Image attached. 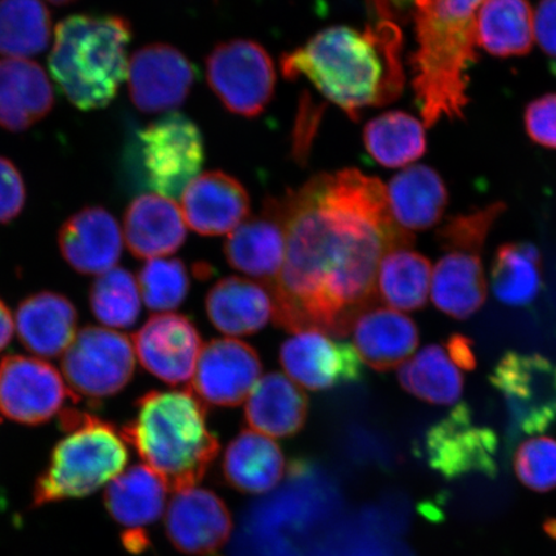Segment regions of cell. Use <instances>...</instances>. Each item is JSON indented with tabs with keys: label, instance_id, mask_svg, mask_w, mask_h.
I'll use <instances>...</instances> for the list:
<instances>
[{
	"label": "cell",
	"instance_id": "6da1fadb",
	"mask_svg": "<svg viewBox=\"0 0 556 556\" xmlns=\"http://www.w3.org/2000/svg\"><path fill=\"white\" fill-rule=\"evenodd\" d=\"M285 260L270 287L273 319L291 332L346 337L378 302V274L414 235L393 218L387 186L357 169L319 173L276 200Z\"/></svg>",
	"mask_w": 556,
	"mask_h": 556
},
{
	"label": "cell",
	"instance_id": "7a4b0ae2",
	"mask_svg": "<svg viewBox=\"0 0 556 556\" xmlns=\"http://www.w3.org/2000/svg\"><path fill=\"white\" fill-rule=\"evenodd\" d=\"M364 30L338 25L285 53V78L308 79L326 100L358 121L367 108L386 106L399 99L405 86L400 17L377 9Z\"/></svg>",
	"mask_w": 556,
	"mask_h": 556
},
{
	"label": "cell",
	"instance_id": "3957f363",
	"mask_svg": "<svg viewBox=\"0 0 556 556\" xmlns=\"http://www.w3.org/2000/svg\"><path fill=\"white\" fill-rule=\"evenodd\" d=\"M484 0H414L417 48L409 64L417 108L428 128L463 117L469 70L478 61L477 12Z\"/></svg>",
	"mask_w": 556,
	"mask_h": 556
},
{
	"label": "cell",
	"instance_id": "277c9868",
	"mask_svg": "<svg viewBox=\"0 0 556 556\" xmlns=\"http://www.w3.org/2000/svg\"><path fill=\"white\" fill-rule=\"evenodd\" d=\"M135 419L123 428L125 442L164 479L173 492L191 489L206 475L220 444L207 427L204 402L191 392L152 391L137 401Z\"/></svg>",
	"mask_w": 556,
	"mask_h": 556
},
{
	"label": "cell",
	"instance_id": "5b68a950",
	"mask_svg": "<svg viewBox=\"0 0 556 556\" xmlns=\"http://www.w3.org/2000/svg\"><path fill=\"white\" fill-rule=\"evenodd\" d=\"M131 37L129 21L115 15L68 16L55 27L48 65L74 106L100 110L115 100L128 79Z\"/></svg>",
	"mask_w": 556,
	"mask_h": 556
},
{
	"label": "cell",
	"instance_id": "8992f818",
	"mask_svg": "<svg viewBox=\"0 0 556 556\" xmlns=\"http://www.w3.org/2000/svg\"><path fill=\"white\" fill-rule=\"evenodd\" d=\"M59 416L66 437L35 481L34 507L92 495L122 475L129 460L127 443L113 424L73 408Z\"/></svg>",
	"mask_w": 556,
	"mask_h": 556
},
{
	"label": "cell",
	"instance_id": "52a82bcc",
	"mask_svg": "<svg viewBox=\"0 0 556 556\" xmlns=\"http://www.w3.org/2000/svg\"><path fill=\"white\" fill-rule=\"evenodd\" d=\"M136 154L149 189L180 198L205 162L203 135L189 117L169 113L139 131Z\"/></svg>",
	"mask_w": 556,
	"mask_h": 556
},
{
	"label": "cell",
	"instance_id": "ba28073f",
	"mask_svg": "<svg viewBox=\"0 0 556 556\" xmlns=\"http://www.w3.org/2000/svg\"><path fill=\"white\" fill-rule=\"evenodd\" d=\"M206 78L229 113L243 117L261 115L275 94L274 61L254 40L215 46L206 58Z\"/></svg>",
	"mask_w": 556,
	"mask_h": 556
},
{
	"label": "cell",
	"instance_id": "9c48e42d",
	"mask_svg": "<svg viewBox=\"0 0 556 556\" xmlns=\"http://www.w3.org/2000/svg\"><path fill=\"white\" fill-rule=\"evenodd\" d=\"M509 413V435L544 433L556 422V364L540 354L506 353L491 375Z\"/></svg>",
	"mask_w": 556,
	"mask_h": 556
},
{
	"label": "cell",
	"instance_id": "30bf717a",
	"mask_svg": "<svg viewBox=\"0 0 556 556\" xmlns=\"http://www.w3.org/2000/svg\"><path fill=\"white\" fill-rule=\"evenodd\" d=\"M135 367L129 338L97 326L76 333L62 358L68 388L88 399H106L122 392L134 378Z\"/></svg>",
	"mask_w": 556,
	"mask_h": 556
},
{
	"label": "cell",
	"instance_id": "8fae6325",
	"mask_svg": "<svg viewBox=\"0 0 556 556\" xmlns=\"http://www.w3.org/2000/svg\"><path fill=\"white\" fill-rule=\"evenodd\" d=\"M79 401L58 368L38 358L12 354L0 361V413L23 426H41Z\"/></svg>",
	"mask_w": 556,
	"mask_h": 556
},
{
	"label": "cell",
	"instance_id": "7c38bea8",
	"mask_svg": "<svg viewBox=\"0 0 556 556\" xmlns=\"http://www.w3.org/2000/svg\"><path fill=\"white\" fill-rule=\"evenodd\" d=\"M194 78L191 61L169 45L139 48L129 60L130 100L144 114L173 113L189 97Z\"/></svg>",
	"mask_w": 556,
	"mask_h": 556
},
{
	"label": "cell",
	"instance_id": "4fadbf2b",
	"mask_svg": "<svg viewBox=\"0 0 556 556\" xmlns=\"http://www.w3.org/2000/svg\"><path fill=\"white\" fill-rule=\"evenodd\" d=\"M497 447L496 434L478 426L465 403L430 428L424 443L430 467L448 478L472 471L493 475Z\"/></svg>",
	"mask_w": 556,
	"mask_h": 556
},
{
	"label": "cell",
	"instance_id": "5bb4252c",
	"mask_svg": "<svg viewBox=\"0 0 556 556\" xmlns=\"http://www.w3.org/2000/svg\"><path fill=\"white\" fill-rule=\"evenodd\" d=\"M289 377L311 391H326L364 378V361L353 344L317 331L298 332L281 346Z\"/></svg>",
	"mask_w": 556,
	"mask_h": 556
},
{
	"label": "cell",
	"instance_id": "9a60e30c",
	"mask_svg": "<svg viewBox=\"0 0 556 556\" xmlns=\"http://www.w3.org/2000/svg\"><path fill=\"white\" fill-rule=\"evenodd\" d=\"M261 374V358L253 346L236 339H214L201 350L192 389L205 403L235 407L249 399Z\"/></svg>",
	"mask_w": 556,
	"mask_h": 556
},
{
	"label": "cell",
	"instance_id": "2e32d148",
	"mask_svg": "<svg viewBox=\"0 0 556 556\" xmlns=\"http://www.w3.org/2000/svg\"><path fill=\"white\" fill-rule=\"evenodd\" d=\"M134 339L139 363L157 379L170 386L191 380L203 350L191 319L176 313L152 316Z\"/></svg>",
	"mask_w": 556,
	"mask_h": 556
},
{
	"label": "cell",
	"instance_id": "e0dca14e",
	"mask_svg": "<svg viewBox=\"0 0 556 556\" xmlns=\"http://www.w3.org/2000/svg\"><path fill=\"white\" fill-rule=\"evenodd\" d=\"M174 493L165 518L166 536L172 545L191 556L220 551L231 536L233 526L224 500L197 486Z\"/></svg>",
	"mask_w": 556,
	"mask_h": 556
},
{
	"label": "cell",
	"instance_id": "ac0fdd59",
	"mask_svg": "<svg viewBox=\"0 0 556 556\" xmlns=\"http://www.w3.org/2000/svg\"><path fill=\"white\" fill-rule=\"evenodd\" d=\"M184 219L203 236L231 233L250 213V198L238 179L220 170L200 174L186 187L180 204Z\"/></svg>",
	"mask_w": 556,
	"mask_h": 556
},
{
	"label": "cell",
	"instance_id": "d6986e66",
	"mask_svg": "<svg viewBox=\"0 0 556 556\" xmlns=\"http://www.w3.org/2000/svg\"><path fill=\"white\" fill-rule=\"evenodd\" d=\"M59 248L62 258L76 273L101 276L121 260L119 224L104 207H83L61 226Z\"/></svg>",
	"mask_w": 556,
	"mask_h": 556
},
{
	"label": "cell",
	"instance_id": "ffe728a7",
	"mask_svg": "<svg viewBox=\"0 0 556 556\" xmlns=\"http://www.w3.org/2000/svg\"><path fill=\"white\" fill-rule=\"evenodd\" d=\"M285 248L287 239L276 200L269 199L260 217L249 218L229 233L225 254L229 266L270 288L281 273Z\"/></svg>",
	"mask_w": 556,
	"mask_h": 556
},
{
	"label": "cell",
	"instance_id": "44dd1931",
	"mask_svg": "<svg viewBox=\"0 0 556 556\" xmlns=\"http://www.w3.org/2000/svg\"><path fill=\"white\" fill-rule=\"evenodd\" d=\"M124 236L138 260L170 255L184 245L187 228L176 201L157 193L131 201L124 214Z\"/></svg>",
	"mask_w": 556,
	"mask_h": 556
},
{
	"label": "cell",
	"instance_id": "7402d4cb",
	"mask_svg": "<svg viewBox=\"0 0 556 556\" xmlns=\"http://www.w3.org/2000/svg\"><path fill=\"white\" fill-rule=\"evenodd\" d=\"M54 93L43 67L29 60H0V127L20 134L51 113Z\"/></svg>",
	"mask_w": 556,
	"mask_h": 556
},
{
	"label": "cell",
	"instance_id": "603a6c76",
	"mask_svg": "<svg viewBox=\"0 0 556 556\" xmlns=\"http://www.w3.org/2000/svg\"><path fill=\"white\" fill-rule=\"evenodd\" d=\"M15 328L27 351L40 357H58L76 337L78 312L65 295L39 291L18 304Z\"/></svg>",
	"mask_w": 556,
	"mask_h": 556
},
{
	"label": "cell",
	"instance_id": "cb8c5ba5",
	"mask_svg": "<svg viewBox=\"0 0 556 556\" xmlns=\"http://www.w3.org/2000/svg\"><path fill=\"white\" fill-rule=\"evenodd\" d=\"M352 332L361 359L377 371L405 364L419 345V330L413 319L394 309L364 312Z\"/></svg>",
	"mask_w": 556,
	"mask_h": 556
},
{
	"label": "cell",
	"instance_id": "d4e9b609",
	"mask_svg": "<svg viewBox=\"0 0 556 556\" xmlns=\"http://www.w3.org/2000/svg\"><path fill=\"white\" fill-rule=\"evenodd\" d=\"M387 197L395 224L408 232L438 225L448 203L446 185L427 165L399 173L387 186Z\"/></svg>",
	"mask_w": 556,
	"mask_h": 556
},
{
	"label": "cell",
	"instance_id": "484cf974",
	"mask_svg": "<svg viewBox=\"0 0 556 556\" xmlns=\"http://www.w3.org/2000/svg\"><path fill=\"white\" fill-rule=\"evenodd\" d=\"M307 416V395L280 372H270L260 379L245 407L249 426L261 434L274 438L301 432Z\"/></svg>",
	"mask_w": 556,
	"mask_h": 556
},
{
	"label": "cell",
	"instance_id": "4316f807",
	"mask_svg": "<svg viewBox=\"0 0 556 556\" xmlns=\"http://www.w3.org/2000/svg\"><path fill=\"white\" fill-rule=\"evenodd\" d=\"M212 324L226 336L243 337L261 331L274 316L273 298L258 282L227 277L206 296Z\"/></svg>",
	"mask_w": 556,
	"mask_h": 556
},
{
	"label": "cell",
	"instance_id": "83f0119b",
	"mask_svg": "<svg viewBox=\"0 0 556 556\" xmlns=\"http://www.w3.org/2000/svg\"><path fill=\"white\" fill-rule=\"evenodd\" d=\"M486 281L481 254L448 250L437 263L432 277L435 307L457 319L469 318L483 307Z\"/></svg>",
	"mask_w": 556,
	"mask_h": 556
},
{
	"label": "cell",
	"instance_id": "f1b7e54d",
	"mask_svg": "<svg viewBox=\"0 0 556 556\" xmlns=\"http://www.w3.org/2000/svg\"><path fill=\"white\" fill-rule=\"evenodd\" d=\"M224 472L233 489L262 495L280 483L285 475V457L280 446L269 437L242 430L226 450Z\"/></svg>",
	"mask_w": 556,
	"mask_h": 556
},
{
	"label": "cell",
	"instance_id": "f546056e",
	"mask_svg": "<svg viewBox=\"0 0 556 556\" xmlns=\"http://www.w3.org/2000/svg\"><path fill=\"white\" fill-rule=\"evenodd\" d=\"M168 490L155 470L135 465L109 483L103 502L117 523L143 528L163 516Z\"/></svg>",
	"mask_w": 556,
	"mask_h": 556
},
{
	"label": "cell",
	"instance_id": "4dcf8cb0",
	"mask_svg": "<svg viewBox=\"0 0 556 556\" xmlns=\"http://www.w3.org/2000/svg\"><path fill=\"white\" fill-rule=\"evenodd\" d=\"M477 43L496 58L532 50L533 15L528 0H484L477 12Z\"/></svg>",
	"mask_w": 556,
	"mask_h": 556
},
{
	"label": "cell",
	"instance_id": "1f68e13d",
	"mask_svg": "<svg viewBox=\"0 0 556 556\" xmlns=\"http://www.w3.org/2000/svg\"><path fill=\"white\" fill-rule=\"evenodd\" d=\"M432 266L426 256L409 248L391 250L378 274V295L389 307L413 312L426 307Z\"/></svg>",
	"mask_w": 556,
	"mask_h": 556
},
{
	"label": "cell",
	"instance_id": "d6a6232c",
	"mask_svg": "<svg viewBox=\"0 0 556 556\" xmlns=\"http://www.w3.org/2000/svg\"><path fill=\"white\" fill-rule=\"evenodd\" d=\"M400 384L433 405H452L462 397L464 378L446 348L428 345L400 367Z\"/></svg>",
	"mask_w": 556,
	"mask_h": 556
},
{
	"label": "cell",
	"instance_id": "836d02e7",
	"mask_svg": "<svg viewBox=\"0 0 556 556\" xmlns=\"http://www.w3.org/2000/svg\"><path fill=\"white\" fill-rule=\"evenodd\" d=\"M364 142L368 154L386 168L412 164L427 151L422 124L403 111H389L368 122Z\"/></svg>",
	"mask_w": 556,
	"mask_h": 556
},
{
	"label": "cell",
	"instance_id": "e575fe53",
	"mask_svg": "<svg viewBox=\"0 0 556 556\" xmlns=\"http://www.w3.org/2000/svg\"><path fill=\"white\" fill-rule=\"evenodd\" d=\"M52 17L41 0H0V54L26 60L47 50Z\"/></svg>",
	"mask_w": 556,
	"mask_h": 556
},
{
	"label": "cell",
	"instance_id": "d590c367",
	"mask_svg": "<svg viewBox=\"0 0 556 556\" xmlns=\"http://www.w3.org/2000/svg\"><path fill=\"white\" fill-rule=\"evenodd\" d=\"M491 287L500 302L526 307L538 298L542 287L541 255L530 242L500 247L492 264Z\"/></svg>",
	"mask_w": 556,
	"mask_h": 556
},
{
	"label": "cell",
	"instance_id": "8d00e7d4",
	"mask_svg": "<svg viewBox=\"0 0 556 556\" xmlns=\"http://www.w3.org/2000/svg\"><path fill=\"white\" fill-rule=\"evenodd\" d=\"M93 315L103 325L115 329L134 326L141 313V291L129 270L113 268L101 275L89 291Z\"/></svg>",
	"mask_w": 556,
	"mask_h": 556
},
{
	"label": "cell",
	"instance_id": "74e56055",
	"mask_svg": "<svg viewBox=\"0 0 556 556\" xmlns=\"http://www.w3.org/2000/svg\"><path fill=\"white\" fill-rule=\"evenodd\" d=\"M138 287L151 311H172L184 303L190 278L182 261L150 260L138 275Z\"/></svg>",
	"mask_w": 556,
	"mask_h": 556
},
{
	"label": "cell",
	"instance_id": "f35d334b",
	"mask_svg": "<svg viewBox=\"0 0 556 556\" xmlns=\"http://www.w3.org/2000/svg\"><path fill=\"white\" fill-rule=\"evenodd\" d=\"M514 469L521 483L538 492L556 486V441L551 437H532L517 448Z\"/></svg>",
	"mask_w": 556,
	"mask_h": 556
},
{
	"label": "cell",
	"instance_id": "ab89813d",
	"mask_svg": "<svg viewBox=\"0 0 556 556\" xmlns=\"http://www.w3.org/2000/svg\"><path fill=\"white\" fill-rule=\"evenodd\" d=\"M504 211L505 204L495 203L469 214L456 215L440 229L438 238L447 252L464 250L481 254L491 227Z\"/></svg>",
	"mask_w": 556,
	"mask_h": 556
},
{
	"label": "cell",
	"instance_id": "60d3db41",
	"mask_svg": "<svg viewBox=\"0 0 556 556\" xmlns=\"http://www.w3.org/2000/svg\"><path fill=\"white\" fill-rule=\"evenodd\" d=\"M526 129L533 142L556 149V93L540 97L528 104Z\"/></svg>",
	"mask_w": 556,
	"mask_h": 556
},
{
	"label": "cell",
	"instance_id": "b9f144b4",
	"mask_svg": "<svg viewBox=\"0 0 556 556\" xmlns=\"http://www.w3.org/2000/svg\"><path fill=\"white\" fill-rule=\"evenodd\" d=\"M26 203L23 176L11 160L0 156V225L16 219Z\"/></svg>",
	"mask_w": 556,
	"mask_h": 556
},
{
	"label": "cell",
	"instance_id": "7bdbcfd3",
	"mask_svg": "<svg viewBox=\"0 0 556 556\" xmlns=\"http://www.w3.org/2000/svg\"><path fill=\"white\" fill-rule=\"evenodd\" d=\"M534 27L541 50L556 59V0H541Z\"/></svg>",
	"mask_w": 556,
	"mask_h": 556
},
{
	"label": "cell",
	"instance_id": "ee69618b",
	"mask_svg": "<svg viewBox=\"0 0 556 556\" xmlns=\"http://www.w3.org/2000/svg\"><path fill=\"white\" fill-rule=\"evenodd\" d=\"M446 351L458 368L470 371L476 367L475 351L469 339L463 336L451 337Z\"/></svg>",
	"mask_w": 556,
	"mask_h": 556
},
{
	"label": "cell",
	"instance_id": "f6af8a7d",
	"mask_svg": "<svg viewBox=\"0 0 556 556\" xmlns=\"http://www.w3.org/2000/svg\"><path fill=\"white\" fill-rule=\"evenodd\" d=\"M123 546L131 554H142L150 546L148 533L143 528H128L122 534Z\"/></svg>",
	"mask_w": 556,
	"mask_h": 556
},
{
	"label": "cell",
	"instance_id": "bcb514c9",
	"mask_svg": "<svg viewBox=\"0 0 556 556\" xmlns=\"http://www.w3.org/2000/svg\"><path fill=\"white\" fill-rule=\"evenodd\" d=\"M13 331H15V321H13L9 307L0 299V352L10 344Z\"/></svg>",
	"mask_w": 556,
	"mask_h": 556
},
{
	"label": "cell",
	"instance_id": "7dc6e473",
	"mask_svg": "<svg viewBox=\"0 0 556 556\" xmlns=\"http://www.w3.org/2000/svg\"><path fill=\"white\" fill-rule=\"evenodd\" d=\"M55 5H67L76 2V0H50Z\"/></svg>",
	"mask_w": 556,
	"mask_h": 556
}]
</instances>
